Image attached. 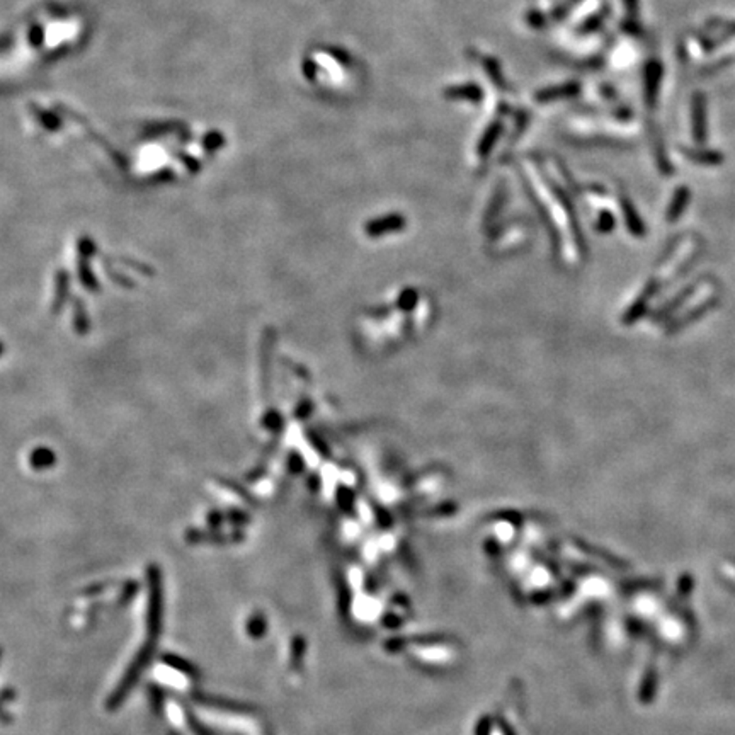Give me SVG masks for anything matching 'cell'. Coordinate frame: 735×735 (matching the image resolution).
<instances>
[{
    "mask_svg": "<svg viewBox=\"0 0 735 735\" xmlns=\"http://www.w3.org/2000/svg\"><path fill=\"white\" fill-rule=\"evenodd\" d=\"M645 686L649 689H647L645 696H643V701H650L652 696H654V693H655V671L654 669H650L649 672H647Z\"/></svg>",
    "mask_w": 735,
    "mask_h": 735,
    "instance_id": "cell-1",
    "label": "cell"
},
{
    "mask_svg": "<svg viewBox=\"0 0 735 735\" xmlns=\"http://www.w3.org/2000/svg\"><path fill=\"white\" fill-rule=\"evenodd\" d=\"M691 584H693L691 577H689V575L681 577L679 585H683V589H679V592H681V594H688L689 591H691Z\"/></svg>",
    "mask_w": 735,
    "mask_h": 735,
    "instance_id": "cell-2",
    "label": "cell"
},
{
    "mask_svg": "<svg viewBox=\"0 0 735 735\" xmlns=\"http://www.w3.org/2000/svg\"><path fill=\"white\" fill-rule=\"evenodd\" d=\"M729 587H730V589H732V591L735 592V584H730V582H729Z\"/></svg>",
    "mask_w": 735,
    "mask_h": 735,
    "instance_id": "cell-3",
    "label": "cell"
}]
</instances>
